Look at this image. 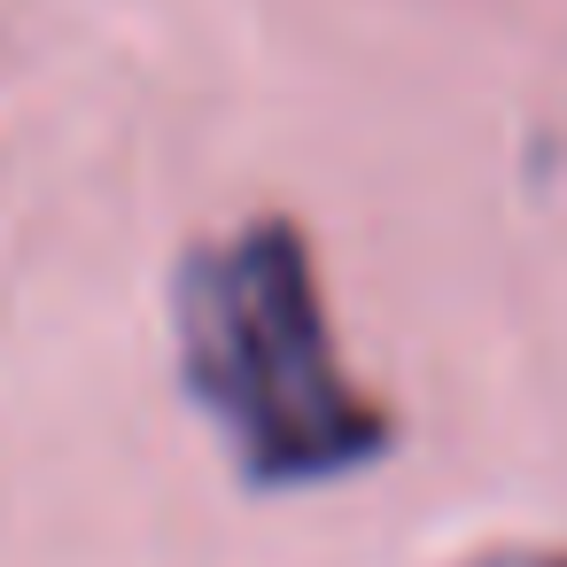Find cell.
<instances>
[{
    "label": "cell",
    "mask_w": 567,
    "mask_h": 567,
    "mask_svg": "<svg viewBox=\"0 0 567 567\" xmlns=\"http://www.w3.org/2000/svg\"><path fill=\"white\" fill-rule=\"evenodd\" d=\"M179 381L257 489H311L389 458L396 420L350 381L296 218L195 241L172 280Z\"/></svg>",
    "instance_id": "obj_1"
},
{
    "label": "cell",
    "mask_w": 567,
    "mask_h": 567,
    "mask_svg": "<svg viewBox=\"0 0 567 567\" xmlns=\"http://www.w3.org/2000/svg\"><path fill=\"white\" fill-rule=\"evenodd\" d=\"M489 567H567V551H513V559H489Z\"/></svg>",
    "instance_id": "obj_2"
}]
</instances>
